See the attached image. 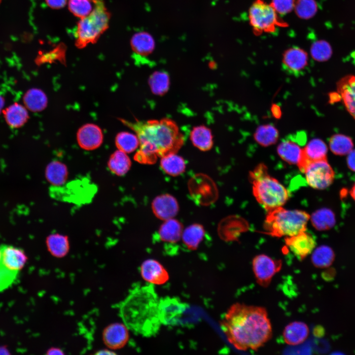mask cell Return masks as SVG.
I'll use <instances>...</instances> for the list:
<instances>
[{
    "label": "cell",
    "mask_w": 355,
    "mask_h": 355,
    "mask_svg": "<svg viewBox=\"0 0 355 355\" xmlns=\"http://www.w3.org/2000/svg\"><path fill=\"white\" fill-rule=\"evenodd\" d=\"M220 325L229 342L240 351L257 350L272 335L267 311L261 306L233 304L225 313Z\"/></svg>",
    "instance_id": "1"
},
{
    "label": "cell",
    "mask_w": 355,
    "mask_h": 355,
    "mask_svg": "<svg viewBox=\"0 0 355 355\" xmlns=\"http://www.w3.org/2000/svg\"><path fill=\"white\" fill-rule=\"evenodd\" d=\"M119 120L139 138L140 148L134 159L139 163L153 164L157 157L176 153L183 144V135L176 123L170 118L134 122Z\"/></svg>",
    "instance_id": "2"
},
{
    "label": "cell",
    "mask_w": 355,
    "mask_h": 355,
    "mask_svg": "<svg viewBox=\"0 0 355 355\" xmlns=\"http://www.w3.org/2000/svg\"><path fill=\"white\" fill-rule=\"evenodd\" d=\"M159 301L152 285L132 289L119 307L124 324L138 335L150 337L156 334L161 324L158 315Z\"/></svg>",
    "instance_id": "3"
},
{
    "label": "cell",
    "mask_w": 355,
    "mask_h": 355,
    "mask_svg": "<svg viewBox=\"0 0 355 355\" xmlns=\"http://www.w3.org/2000/svg\"><path fill=\"white\" fill-rule=\"evenodd\" d=\"M249 180L252 184L254 196L267 211L282 207L287 201V190L268 174L267 168L264 164H259L250 172Z\"/></svg>",
    "instance_id": "4"
},
{
    "label": "cell",
    "mask_w": 355,
    "mask_h": 355,
    "mask_svg": "<svg viewBox=\"0 0 355 355\" xmlns=\"http://www.w3.org/2000/svg\"><path fill=\"white\" fill-rule=\"evenodd\" d=\"M310 215L306 212L279 207L268 211L264 229L274 237H289L306 230Z\"/></svg>",
    "instance_id": "5"
},
{
    "label": "cell",
    "mask_w": 355,
    "mask_h": 355,
    "mask_svg": "<svg viewBox=\"0 0 355 355\" xmlns=\"http://www.w3.org/2000/svg\"><path fill=\"white\" fill-rule=\"evenodd\" d=\"M110 14L103 1L97 0L91 12L80 19L75 31V44L79 48L95 43L108 27Z\"/></svg>",
    "instance_id": "6"
},
{
    "label": "cell",
    "mask_w": 355,
    "mask_h": 355,
    "mask_svg": "<svg viewBox=\"0 0 355 355\" xmlns=\"http://www.w3.org/2000/svg\"><path fill=\"white\" fill-rule=\"evenodd\" d=\"M189 192L194 201L202 206L213 204L218 197L216 184L213 180L204 174H196L189 180Z\"/></svg>",
    "instance_id": "7"
},
{
    "label": "cell",
    "mask_w": 355,
    "mask_h": 355,
    "mask_svg": "<svg viewBox=\"0 0 355 355\" xmlns=\"http://www.w3.org/2000/svg\"><path fill=\"white\" fill-rule=\"evenodd\" d=\"M303 173L309 185L317 189L327 188L334 178V172L326 159L309 163Z\"/></svg>",
    "instance_id": "8"
},
{
    "label": "cell",
    "mask_w": 355,
    "mask_h": 355,
    "mask_svg": "<svg viewBox=\"0 0 355 355\" xmlns=\"http://www.w3.org/2000/svg\"><path fill=\"white\" fill-rule=\"evenodd\" d=\"M276 11L272 6L262 1L256 2L249 11L251 25L258 31H272L277 22Z\"/></svg>",
    "instance_id": "9"
},
{
    "label": "cell",
    "mask_w": 355,
    "mask_h": 355,
    "mask_svg": "<svg viewBox=\"0 0 355 355\" xmlns=\"http://www.w3.org/2000/svg\"><path fill=\"white\" fill-rule=\"evenodd\" d=\"M252 270L256 282L263 287L270 284L273 277L282 266L281 260L274 259L264 254L255 256L252 260Z\"/></svg>",
    "instance_id": "10"
},
{
    "label": "cell",
    "mask_w": 355,
    "mask_h": 355,
    "mask_svg": "<svg viewBox=\"0 0 355 355\" xmlns=\"http://www.w3.org/2000/svg\"><path fill=\"white\" fill-rule=\"evenodd\" d=\"M51 193L55 197L69 201H87L94 193L95 188L86 181L76 180L72 181L66 186H53Z\"/></svg>",
    "instance_id": "11"
},
{
    "label": "cell",
    "mask_w": 355,
    "mask_h": 355,
    "mask_svg": "<svg viewBox=\"0 0 355 355\" xmlns=\"http://www.w3.org/2000/svg\"><path fill=\"white\" fill-rule=\"evenodd\" d=\"M186 304L177 297H166L159 299L158 315L161 324H176L186 309Z\"/></svg>",
    "instance_id": "12"
},
{
    "label": "cell",
    "mask_w": 355,
    "mask_h": 355,
    "mask_svg": "<svg viewBox=\"0 0 355 355\" xmlns=\"http://www.w3.org/2000/svg\"><path fill=\"white\" fill-rule=\"evenodd\" d=\"M285 243L299 260H302L312 253L316 242L314 236L306 230L296 235L286 237Z\"/></svg>",
    "instance_id": "13"
},
{
    "label": "cell",
    "mask_w": 355,
    "mask_h": 355,
    "mask_svg": "<svg viewBox=\"0 0 355 355\" xmlns=\"http://www.w3.org/2000/svg\"><path fill=\"white\" fill-rule=\"evenodd\" d=\"M103 133L101 128L93 123H87L80 127L76 134L79 146L85 150L99 148L103 142Z\"/></svg>",
    "instance_id": "14"
},
{
    "label": "cell",
    "mask_w": 355,
    "mask_h": 355,
    "mask_svg": "<svg viewBox=\"0 0 355 355\" xmlns=\"http://www.w3.org/2000/svg\"><path fill=\"white\" fill-rule=\"evenodd\" d=\"M151 209L156 217L164 221L176 216L178 212L179 205L175 197L166 193L159 195L153 199Z\"/></svg>",
    "instance_id": "15"
},
{
    "label": "cell",
    "mask_w": 355,
    "mask_h": 355,
    "mask_svg": "<svg viewBox=\"0 0 355 355\" xmlns=\"http://www.w3.org/2000/svg\"><path fill=\"white\" fill-rule=\"evenodd\" d=\"M142 278L153 284H163L169 279L168 272L158 261L149 259L145 260L141 267Z\"/></svg>",
    "instance_id": "16"
},
{
    "label": "cell",
    "mask_w": 355,
    "mask_h": 355,
    "mask_svg": "<svg viewBox=\"0 0 355 355\" xmlns=\"http://www.w3.org/2000/svg\"><path fill=\"white\" fill-rule=\"evenodd\" d=\"M306 53L298 48H293L286 51L283 58V68L288 73L298 75L303 72L307 65Z\"/></svg>",
    "instance_id": "17"
},
{
    "label": "cell",
    "mask_w": 355,
    "mask_h": 355,
    "mask_svg": "<svg viewBox=\"0 0 355 355\" xmlns=\"http://www.w3.org/2000/svg\"><path fill=\"white\" fill-rule=\"evenodd\" d=\"M0 262L9 269L19 271L23 268L27 258L24 251L9 245L0 247Z\"/></svg>",
    "instance_id": "18"
},
{
    "label": "cell",
    "mask_w": 355,
    "mask_h": 355,
    "mask_svg": "<svg viewBox=\"0 0 355 355\" xmlns=\"http://www.w3.org/2000/svg\"><path fill=\"white\" fill-rule=\"evenodd\" d=\"M302 149L303 160L298 167L302 173L309 163L326 159L327 148L325 143L320 139L311 140Z\"/></svg>",
    "instance_id": "19"
},
{
    "label": "cell",
    "mask_w": 355,
    "mask_h": 355,
    "mask_svg": "<svg viewBox=\"0 0 355 355\" xmlns=\"http://www.w3.org/2000/svg\"><path fill=\"white\" fill-rule=\"evenodd\" d=\"M309 334V329L305 323L295 321L284 327L283 336L286 344L295 346L303 343L308 338Z\"/></svg>",
    "instance_id": "20"
},
{
    "label": "cell",
    "mask_w": 355,
    "mask_h": 355,
    "mask_svg": "<svg viewBox=\"0 0 355 355\" xmlns=\"http://www.w3.org/2000/svg\"><path fill=\"white\" fill-rule=\"evenodd\" d=\"M337 87L346 107L355 119V76L344 77L339 81Z\"/></svg>",
    "instance_id": "21"
},
{
    "label": "cell",
    "mask_w": 355,
    "mask_h": 355,
    "mask_svg": "<svg viewBox=\"0 0 355 355\" xmlns=\"http://www.w3.org/2000/svg\"><path fill=\"white\" fill-rule=\"evenodd\" d=\"M277 152L283 160L298 167L303 160V149L291 139L282 142L277 147Z\"/></svg>",
    "instance_id": "22"
},
{
    "label": "cell",
    "mask_w": 355,
    "mask_h": 355,
    "mask_svg": "<svg viewBox=\"0 0 355 355\" xmlns=\"http://www.w3.org/2000/svg\"><path fill=\"white\" fill-rule=\"evenodd\" d=\"M183 226L178 220L174 218L164 220L159 227L158 236L164 242L176 243L181 238Z\"/></svg>",
    "instance_id": "23"
},
{
    "label": "cell",
    "mask_w": 355,
    "mask_h": 355,
    "mask_svg": "<svg viewBox=\"0 0 355 355\" xmlns=\"http://www.w3.org/2000/svg\"><path fill=\"white\" fill-rule=\"evenodd\" d=\"M127 328L125 325L119 323L108 327L104 333V339L106 345L114 348L123 347L128 339Z\"/></svg>",
    "instance_id": "24"
},
{
    "label": "cell",
    "mask_w": 355,
    "mask_h": 355,
    "mask_svg": "<svg viewBox=\"0 0 355 355\" xmlns=\"http://www.w3.org/2000/svg\"><path fill=\"white\" fill-rule=\"evenodd\" d=\"M45 177L53 186L58 187L64 185L68 177V170L66 165L59 161L49 163L45 169Z\"/></svg>",
    "instance_id": "25"
},
{
    "label": "cell",
    "mask_w": 355,
    "mask_h": 355,
    "mask_svg": "<svg viewBox=\"0 0 355 355\" xmlns=\"http://www.w3.org/2000/svg\"><path fill=\"white\" fill-rule=\"evenodd\" d=\"M190 138L194 146L202 151L209 150L213 147V137L211 131L205 126L193 127Z\"/></svg>",
    "instance_id": "26"
},
{
    "label": "cell",
    "mask_w": 355,
    "mask_h": 355,
    "mask_svg": "<svg viewBox=\"0 0 355 355\" xmlns=\"http://www.w3.org/2000/svg\"><path fill=\"white\" fill-rule=\"evenodd\" d=\"M4 117L8 125L13 128H19L27 121L29 115L26 107L14 103L4 111Z\"/></svg>",
    "instance_id": "27"
},
{
    "label": "cell",
    "mask_w": 355,
    "mask_h": 355,
    "mask_svg": "<svg viewBox=\"0 0 355 355\" xmlns=\"http://www.w3.org/2000/svg\"><path fill=\"white\" fill-rule=\"evenodd\" d=\"M154 41L153 37L145 32L135 34L131 38V46L137 55L146 56L154 50Z\"/></svg>",
    "instance_id": "28"
},
{
    "label": "cell",
    "mask_w": 355,
    "mask_h": 355,
    "mask_svg": "<svg viewBox=\"0 0 355 355\" xmlns=\"http://www.w3.org/2000/svg\"><path fill=\"white\" fill-rule=\"evenodd\" d=\"M205 235L204 227L200 224L194 223L183 230L181 239L185 246L189 250L197 248Z\"/></svg>",
    "instance_id": "29"
},
{
    "label": "cell",
    "mask_w": 355,
    "mask_h": 355,
    "mask_svg": "<svg viewBox=\"0 0 355 355\" xmlns=\"http://www.w3.org/2000/svg\"><path fill=\"white\" fill-rule=\"evenodd\" d=\"M131 161L126 153L117 150L111 154L107 167L110 171L117 176L125 175L130 169Z\"/></svg>",
    "instance_id": "30"
},
{
    "label": "cell",
    "mask_w": 355,
    "mask_h": 355,
    "mask_svg": "<svg viewBox=\"0 0 355 355\" xmlns=\"http://www.w3.org/2000/svg\"><path fill=\"white\" fill-rule=\"evenodd\" d=\"M160 167L167 174L178 176L185 170L186 164L184 159L176 153H171L161 157Z\"/></svg>",
    "instance_id": "31"
},
{
    "label": "cell",
    "mask_w": 355,
    "mask_h": 355,
    "mask_svg": "<svg viewBox=\"0 0 355 355\" xmlns=\"http://www.w3.org/2000/svg\"><path fill=\"white\" fill-rule=\"evenodd\" d=\"M23 102L25 106L33 112H39L44 109L47 105V98L41 90L32 88L24 95Z\"/></svg>",
    "instance_id": "32"
},
{
    "label": "cell",
    "mask_w": 355,
    "mask_h": 355,
    "mask_svg": "<svg viewBox=\"0 0 355 355\" xmlns=\"http://www.w3.org/2000/svg\"><path fill=\"white\" fill-rule=\"evenodd\" d=\"M311 261L313 265L318 268L329 267L335 259V253L329 246L321 245L313 250Z\"/></svg>",
    "instance_id": "33"
},
{
    "label": "cell",
    "mask_w": 355,
    "mask_h": 355,
    "mask_svg": "<svg viewBox=\"0 0 355 355\" xmlns=\"http://www.w3.org/2000/svg\"><path fill=\"white\" fill-rule=\"evenodd\" d=\"M313 226L322 231L331 228L335 223V217L330 210L326 208L319 209L315 212L311 217Z\"/></svg>",
    "instance_id": "34"
},
{
    "label": "cell",
    "mask_w": 355,
    "mask_h": 355,
    "mask_svg": "<svg viewBox=\"0 0 355 355\" xmlns=\"http://www.w3.org/2000/svg\"><path fill=\"white\" fill-rule=\"evenodd\" d=\"M46 245L52 255L57 257L65 255L69 249V242L67 236L53 233L46 239Z\"/></svg>",
    "instance_id": "35"
},
{
    "label": "cell",
    "mask_w": 355,
    "mask_h": 355,
    "mask_svg": "<svg viewBox=\"0 0 355 355\" xmlns=\"http://www.w3.org/2000/svg\"><path fill=\"white\" fill-rule=\"evenodd\" d=\"M148 83L154 94L164 95L169 88V76L165 71H156L150 76Z\"/></svg>",
    "instance_id": "36"
},
{
    "label": "cell",
    "mask_w": 355,
    "mask_h": 355,
    "mask_svg": "<svg viewBox=\"0 0 355 355\" xmlns=\"http://www.w3.org/2000/svg\"><path fill=\"white\" fill-rule=\"evenodd\" d=\"M115 143L118 150L126 153L134 151L140 145L137 135L128 132H121L117 134L115 137Z\"/></svg>",
    "instance_id": "37"
},
{
    "label": "cell",
    "mask_w": 355,
    "mask_h": 355,
    "mask_svg": "<svg viewBox=\"0 0 355 355\" xmlns=\"http://www.w3.org/2000/svg\"><path fill=\"white\" fill-rule=\"evenodd\" d=\"M353 146L351 139L344 135H334L329 141L330 150L336 155H343L349 154L353 150Z\"/></svg>",
    "instance_id": "38"
},
{
    "label": "cell",
    "mask_w": 355,
    "mask_h": 355,
    "mask_svg": "<svg viewBox=\"0 0 355 355\" xmlns=\"http://www.w3.org/2000/svg\"><path fill=\"white\" fill-rule=\"evenodd\" d=\"M278 136V132L273 126L265 125L257 130L255 139L261 145L268 146L274 143L277 141Z\"/></svg>",
    "instance_id": "39"
},
{
    "label": "cell",
    "mask_w": 355,
    "mask_h": 355,
    "mask_svg": "<svg viewBox=\"0 0 355 355\" xmlns=\"http://www.w3.org/2000/svg\"><path fill=\"white\" fill-rule=\"evenodd\" d=\"M92 0H69L68 7L70 12L80 19L88 15L93 7Z\"/></svg>",
    "instance_id": "40"
},
{
    "label": "cell",
    "mask_w": 355,
    "mask_h": 355,
    "mask_svg": "<svg viewBox=\"0 0 355 355\" xmlns=\"http://www.w3.org/2000/svg\"><path fill=\"white\" fill-rule=\"evenodd\" d=\"M311 54L313 57L317 61H324L327 60L332 55L331 47L325 41H318L312 45Z\"/></svg>",
    "instance_id": "41"
},
{
    "label": "cell",
    "mask_w": 355,
    "mask_h": 355,
    "mask_svg": "<svg viewBox=\"0 0 355 355\" xmlns=\"http://www.w3.org/2000/svg\"><path fill=\"white\" fill-rule=\"evenodd\" d=\"M19 271L11 270L0 262V292L9 287L16 280Z\"/></svg>",
    "instance_id": "42"
},
{
    "label": "cell",
    "mask_w": 355,
    "mask_h": 355,
    "mask_svg": "<svg viewBox=\"0 0 355 355\" xmlns=\"http://www.w3.org/2000/svg\"><path fill=\"white\" fill-rule=\"evenodd\" d=\"M317 10V5L314 0H300L297 6V12L304 18L314 15Z\"/></svg>",
    "instance_id": "43"
},
{
    "label": "cell",
    "mask_w": 355,
    "mask_h": 355,
    "mask_svg": "<svg viewBox=\"0 0 355 355\" xmlns=\"http://www.w3.org/2000/svg\"><path fill=\"white\" fill-rule=\"evenodd\" d=\"M293 0H273V7L276 11L282 14L286 13L292 8Z\"/></svg>",
    "instance_id": "44"
},
{
    "label": "cell",
    "mask_w": 355,
    "mask_h": 355,
    "mask_svg": "<svg viewBox=\"0 0 355 355\" xmlns=\"http://www.w3.org/2000/svg\"><path fill=\"white\" fill-rule=\"evenodd\" d=\"M67 1L68 0H45L48 6L53 9L63 7L66 4Z\"/></svg>",
    "instance_id": "45"
},
{
    "label": "cell",
    "mask_w": 355,
    "mask_h": 355,
    "mask_svg": "<svg viewBox=\"0 0 355 355\" xmlns=\"http://www.w3.org/2000/svg\"><path fill=\"white\" fill-rule=\"evenodd\" d=\"M347 165L351 170L355 172V150H352L348 154Z\"/></svg>",
    "instance_id": "46"
},
{
    "label": "cell",
    "mask_w": 355,
    "mask_h": 355,
    "mask_svg": "<svg viewBox=\"0 0 355 355\" xmlns=\"http://www.w3.org/2000/svg\"><path fill=\"white\" fill-rule=\"evenodd\" d=\"M8 354V352L6 348L0 347V355H7Z\"/></svg>",
    "instance_id": "47"
},
{
    "label": "cell",
    "mask_w": 355,
    "mask_h": 355,
    "mask_svg": "<svg viewBox=\"0 0 355 355\" xmlns=\"http://www.w3.org/2000/svg\"><path fill=\"white\" fill-rule=\"evenodd\" d=\"M4 99L0 95V113L2 109L4 106Z\"/></svg>",
    "instance_id": "48"
},
{
    "label": "cell",
    "mask_w": 355,
    "mask_h": 355,
    "mask_svg": "<svg viewBox=\"0 0 355 355\" xmlns=\"http://www.w3.org/2000/svg\"><path fill=\"white\" fill-rule=\"evenodd\" d=\"M350 194L352 198L355 200V184L350 191Z\"/></svg>",
    "instance_id": "49"
},
{
    "label": "cell",
    "mask_w": 355,
    "mask_h": 355,
    "mask_svg": "<svg viewBox=\"0 0 355 355\" xmlns=\"http://www.w3.org/2000/svg\"><path fill=\"white\" fill-rule=\"evenodd\" d=\"M93 0L94 2H95V1H96L97 0Z\"/></svg>",
    "instance_id": "50"
},
{
    "label": "cell",
    "mask_w": 355,
    "mask_h": 355,
    "mask_svg": "<svg viewBox=\"0 0 355 355\" xmlns=\"http://www.w3.org/2000/svg\"></svg>",
    "instance_id": "51"
},
{
    "label": "cell",
    "mask_w": 355,
    "mask_h": 355,
    "mask_svg": "<svg viewBox=\"0 0 355 355\" xmlns=\"http://www.w3.org/2000/svg\"><path fill=\"white\" fill-rule=\"evenodd\" d=\"M0 2H1V0H0Z\"/></svg>",
    "instance_id": "52"
}]
</instances>
